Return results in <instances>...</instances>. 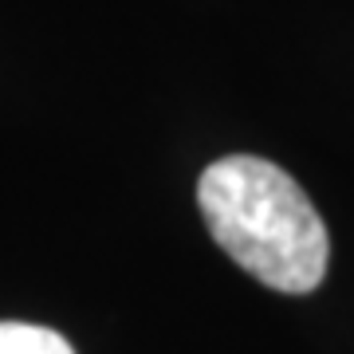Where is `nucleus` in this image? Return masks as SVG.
I'll list each match as a JSON object with an SVG mask.
<instances>
[{
  "label": "nucleus",
  "mask_w": 354,
  "mask_h": 354,
  "mask_svg": "<svg viewBox=\"0 0 354 354\" xmlns=\"http://www.w3.org/2000/svg\"><path fill=\"white\" fill-rule=\"evenodd\" d=\"M0 354H75L64 335L36 323H0Z\"/></svg>",
  "instance_id": "nucleus-2"
},
{
  "label": "nucleus",
  "mask_w": 354,
  "mask_h": 354,
  "mask_svg": "<svg viewBox=\"0 0 354 354\" xmlns=\"http://www.w3.org/2000/svg\"><path fill=\"white\" fill-rule=\"evenodd\" d=\"M205 228L252 279L307 295L327 276L330 236L288 169L256 153H228L197 181Z\"/></svg>",
  "instance_id": "nucleus-1"
}]
</instances>
